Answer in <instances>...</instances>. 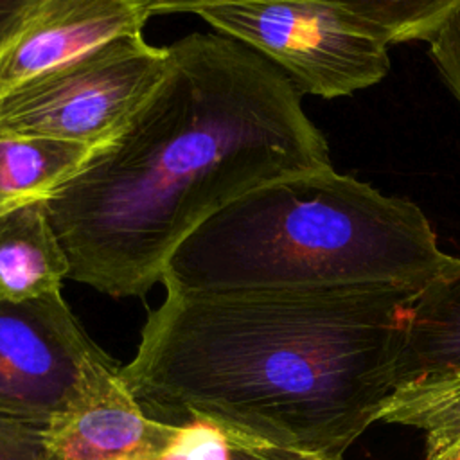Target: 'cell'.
Listing matches in <instances>:
<instances>
[{
	"instance_id": "1",
	"label": "cell",
	"mask_w": 460,
	"mask_h": 460,
	"mask_svg": "<svg viewBox=\"0 0 460 460\" xmlns=\"http://www.w3.org/2000/svg\"><path fill=\"white\" fill-rule=\"evenodd\" d=\"M115 140L49 199L68 279L144 296L174 250L243 194L331 165L295 83L225 34L190 32Z\"/></svg>"
},
{
	"instance_id": "2",
	"label": "cell",
	"mask_w": 460,
	"mask_h": 460,
	"mask_svg": "<svg viewBox=\"0 0 460 460\" xmlns=\"http://www.w3.org/2000/svg\"><path fill=\"white\" fill-rule=\"evenodd\" d=\"M419 289L165 291L120 372L155 419L341 460L397 386Z\"/></svg>"
},
{
	"instance_id": "3",
	"label": "cell",
	"mask_w": 460,
	"mask_h": 460,
	"mask_svg": "<svg viewBox=\"0 0 460 460\" xmlns=\"http://www.w3.org/2000/svg\"><path fill=\"white\" fill-rule=\"evenodd\" d=\"M451 261L415 203L327 167L228 203L174 250L162 284L167 293L422 288Z\"/></svg>"
},
{
	"instance_id": "4",
	"label": "cell",
	"mask_w": 460,
	"mask_h": 460,
	"mask_svg": "<svg viewBox=\"0 0 460 460\" xmlns=\"http://www.w3.org/2000/svg\"><path fill=\"white\" fill-rule=\"evenodd\" d=\"M196 14L277 65L300 93L347 97L390 70L386 36L327 0H221Z\"/></svg>"
},
{
	"instance_id": "5",
	"label": "cell",
	"mask_w": 460,
	"mask_h": 460,
	"mask_svg": "<svg viewBox=\"0 0 460 460\" xmlns=\"http://www.w3.org/2000/svg\"><path fill=\"white\" fill-rule=\"evenodd\" d=\"M169 68V47L142 36L95 52L0 95V133L104 147L129 124Z\"/></svg>"
},
{
	"instance_id": "6",
	"label": "cell",
	"mask_w": 460,
	"mask_h": 460,
	"mask_svg": "<svg viewBox=\"0 0 460 460\" xmlns=\"http://www.w3.org/2000/svg\"><path fill=\"white\" fill-rule=\"evenodd\" d=\"M61 291L0 300V413L49 424L122 379Z\"/></svg>"
},
{
	"instance_id": "7",
	"label": "cell",
	"mask_w": 460,
	"mask_h": 460,
	"mask_svg": "<svg viewBox=\"0 0 460 460\" xmlns=\"http://www.w3.org/2000/svg\"><path fill=\"white\" fill-rule=\"evenodd\" d=\"M149 18L144 0H40L0 50V95L115 40L142 36Z\"/></svg>"
},
{
	"instance_id": "8",
	"label": "cell",
	"mask_w": 460,
	"mask_h": 460,
	"mask_svg": "<svg viewBox=\"0 0 460 460\" xmlns=\"http://www.w3.org/2000/svg\"><path fill=\"white\" fill-rule=\"evenodd\" d=\"M180 424L151 417L124 377L43 428L47 460H160Z\"/></svg>"
},
{
	"instance_id": "9",
	"label": "cell",
	"mask_w": 460,
	"mask_h": 460,
	"mask_svg": "<svg viewBox=\"0 0 460 460\" xmlns=\"http://www.w3.org/2000/svg\"><path fill=\"white\" fill-rule=\"evenodd\" d=\"M68 270L47 199L0 214V300L18 302L61 291Z\"/></svg>"
},
{
	"instance_id": "10",
	"label": "cell",
	"mask_w": 460,
	"mask_h": 460,
	"mask_svg": "<svg viewBox=\"0 0 460 460\" xmlns=\"http://www.w3.org/2000/svg\"><path fill=\"white\" fill-rule=\"evenodd\" d=\"M460 370V259L415 295L397 361V385Z\"/></svg>"
},
{
	"instance_id": "11",
	"label": "cell",
	"mask_w": 460,
	"mask_h": 460,
	"mask_svg": "<svg viewBox=\"0 0 460 460\" xmlns=\"http://www.w3.org/2000/svg\"><path fill=\"white\" fill-rule=\"evenodd\" d=\"M99 149L47 137L0 133V214L49 199L81 172Z\"/></svg>"
},
{
	"instance_id": "12",
	"label": "cell",
	"mask_w": 460,
	"mask_h": 460,
	"mask_svg": "<svg viewBox=\"0 0 460 460\" xmlns=\"http://www.w3.org/2000/svg\"><path fill=\"white\" fill-rule=\"evenodd\" d=\"M379 420L420 429L426 460H460V370L397 385Z\"/></svg>"
},
{
	"instance_id": "13",
	"label": "cell",
	"mask_w": 460,
	"mask_h": 460,
	"mask_svg": "<svg viewBox=\"0 0 460 460\" xmlns=\"http://www.w3.org/2000/svg\"><path fill=\"white\" fill-rule=\"evenodd\" d=\"M221 0H144L151 16L198 13ZM377 27L390 45L429 41L458 0H327Z\"/></svg>"
},
{
	"instance_id": "14",
	"label": "cell",
	"mask_w": 460,
	"mask_h": 460,
	"mask_svg": "<svg viewBox=\"0 0 460 460\" xmlns=\"http://www.w3.org/2000/svg\"><path fill=\"white\" fill-rule=\"evenodd\" d=\"M160 460H230V440L212 422H180L178 435Z\"/></svg>"
},
{
	"instance_id": "15",
	"label": "cell",
	"mask_w": 460,
	"mask_h": 460,
	"mask_svg": "<svg viewBox=\"0 0 460 460\" xmlns=\"http://www.w3.org/2000/svg\"><path fill=\"white\" fill-rule=\"evenodd\" d=\"M428 43L435 66L460 102V0Z\"/></svg>"
},
{
	"instance_id": "16",
	"label": "cell",
	"mask_w": 460,
	"mask_h": 460,
	"mask_svg": "<svg viewBox=\"0 0 460 460\" xmlns=\"http://www.w3.org/2000/svg\"><path fill=\"white\" fill-rule=\"evenodd\" d=\"M43 428L0 413V460H47Z\"/></svg>"
},
{
	"instance_id": "17",
	"label": "cell",
	"mask_w": 460,
	"mask_h": 460,
	"mask_svg": "<svg viewBox=\"0 0 460 460\" xmlns=\"http://www.w3.org/2000/svg\"><path fill=\"white\" fill-rule=\"evenodd\" d=\"M230 460H327V458L320 455L305 453V451L248 444V442H230Z\"/></svg>"
},
{
	"instance_id": "18",
	"label": "cell",
	"mask_w": 460,
	"mask_h": 460,
	"mask_svg": "<svg viewBox=\"0 0 460 460\" xmlns=\"http://www.w3.org/2000/svg\"><path fill=\"white\" fill-rule=\"evenodd\" d=\"M40 0H0V50L16 36Z\"/></svg>"
}]
</instances>
